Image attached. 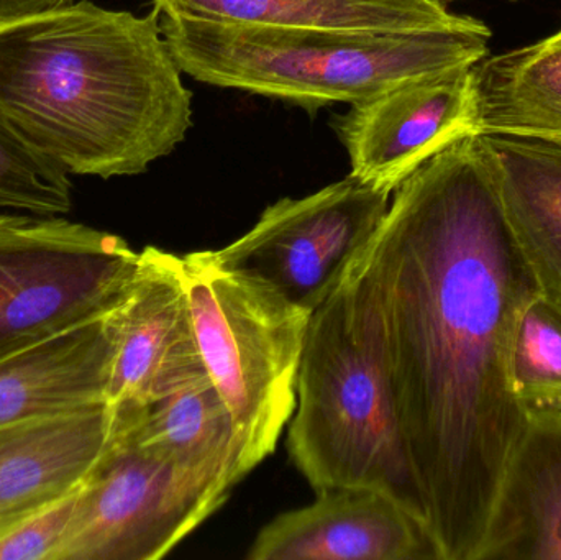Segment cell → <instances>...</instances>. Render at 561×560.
Wrapping results in <instances>:
<instances>
[{"label": "cell", "instance_id": "cell-1", "mask_svg": "<svg viewBox=\"0 0 561 560\" xmlns=\"http://www.w3.org/2000/svg\"><path fill=\"white\" fill-rule=\"evenodd\" d=\"M440 560H478L526 426L511 380L524 312L542 296L477 135L425 161L343 275Z\"/></svg>", "mask_w": 561, "mask_h": 560}, {"label": "cell", "instance_id": "cell-2", "mask_svg": "<svg viewBox=\"0 0 561 560\" xmlns=\"http://www.w3.org/2000/svg\"><path fill=\"white\" fill-rule=\"evenodd\" d=\"M158 12L89 0L0 22V108L69 174L135 176L193 127Z\"/></svg>", "mask_w": 561, "mask_h": 560}, {"label": "cell", "instance_id": "cell-3", "mask_svg": "<svg viewBox=\"0 0 561 560\" xmlns=\"http://www.w3.org/2000/svg\"><path fill=\"white\" fill-rule=\"evenodd\" d=\"M161 32L181 71L196 81L307 111L359 104L405 82L478 65L491 38V30L330 32L183 16H161Z\"/></svg>", "mask_w": 561, "mask_h": 560}, {"label": "cell", "instance_id": "cell-4", "mask_svg": "<svg viewBox=\"0 0 561 560\" xmlns=\"http://www.w3.org/2000/svg\"><path fill=\"white\" fill-rule=\"evenodd\" d=\"M287 450L316 492L378 490L427 525L424 496L385 381L350 321L340 283L310 318Z\"/></svg>", "mask_w": 561, "mask_h": 560}, {"label": "cell", "instance_id": "cell-5", "mask_svg": "<svg viewBox=\"0 0 561 560\" xmlns=\"http://www.w3.org/2000/svg\"><path fill=\"white\" fill-rule=\"evenodd\" d=\"M197 347L229 408L243 477L275 453L297 403V375L312 312L255 276L222 268L209 252L181 256Z\"/></svg>", "mask_w": 561, "mask_h": 560}, {"label": "cell", "instance_id": "cell-6", "mask_svg": "<svg viewBox=\"0 0 561 560\" xmlns=\"http://www.w3.org/2000/svg\"><path fill=\"white\" fill-rule=\"evenodd\" d=\"M138 263L140 252L114 233L0 213V357L107 316Z\"/></svg>", "mask_w": 561, "mask_h": 560}, {"label": "cell", "instance_id": "cell-7", "mask_svg": "<svg viewBox=\"0 0 561 560\" xmlns=\"http://www.w3.org/2000/svg\"><path fill=\"white\" fill-rule=\"evenodd\" d=\"M114 447L91 473L58 560H158L229 500V472L181 469L138 443L128 414Z\"/></svg>", "mask_w": 561, "mask_h": 560}, {"label": "cell", "instance_id": "cell-8", "mask_svg": "<svg viewBox=\"0 0 561 560\" xmlns=\"http://www.w3.org/2000/svg\"><path fill=\"white\" fill-rule=\"evenodd\" d=\"M391 196L350 174L309 196L279 199L245 236L207 252L222 268L255 276L313 312L381 226Z\"/></svg>", "mask_w": 561, "mask_h": 560}, {"label": "cell", "instance_id": "cell-9", "mask_svg": "<svg viewBox=\"0 0 561 560\" xmlns=\"http://www.w3.org/2000/svg\"><path fill=\"white\" fill-rule=\"evenodd\" d=\"M114 339L108 403L141 410L207 375L181 256L147 247L130 288L107 315Z\"/></svg>", "mask_w": 561, "mask_h": 560}, {"label": "cell", "instance_id": "cell-10", "mask_svg": "<svg viewBox=\"0 0 561 560\" xmlns=\"http://www.w3.org/2000/svg\"><path fill=\"white\" fill-rule=\"evenodd\" d=\"M353 176L396 187L438 151L477 135L474 66L451 69L353 104L336 121Z\"/></svg>", "mask_w": 561, "mask_h": 560}, {"label": "cell", "instance_id": "cell-11", "mask_svg": "<svg viewBox=\"0 0 561 560\" xmlns=\"http://www.w3.org/2000/svg\"><path fill=\"white\" fill-rule=\"evenodd\" d=\"M249 560H440L427 525L365 487L317 492L256 536Z\"/></svg>", "mask_w": 561, "mask_h": 560}, {"label": "cell", "instance_id": "cell-12", "mask_svg": "<svg viewBox=\"0 0 561 560\" xmlns=\"http://www.w3.org/2000/svg\"><path fill=\"white\" fill-rule=\"evenodd\" d=\"M114 404L0 427V536L84 485L124 427Z\"/></svg>", "mask_w": 561, "mask_h": 560}, {"label": "cell", "instance_id": "cell-13", "mask_svg": "<svg viewBox=\"0 0 561 560\" xmlns=\"http://www.w3.org/2000/svg\"><path fill=\"white\" fill-rule=\"evenodd\" d=\"M478 560H561V411H527Z\"/></svg>", "mask_w": 561, "mask_h": 560}, {"label": "cell", "instance_id": "cell-14", "mask_svg": "<svg viewBox=\"0 0 561 560\" xmlns=\"http://www.w3.org/2000/svg\"><path fill=\"white\" fill-rule=\"evenodd\" d=\"M107 316L0 357V427L108 401Z\"/></svg>", "mask_w": 561, "mask_h": 560}, {"label": "cell", "instance_id": "cell-15", "mask_svg": "<svg viewBox=\"0 0 561 560\" xmlns=\"http://www.w3.org/2000/svg\"><path fill=\"white\" fill-rule=\"evenodd\" d=\"M477 137L542 298L561 309V141L513 134Z\"/></svg>", "mask_w": 561, "mask_h": 560}, {"label": "cell", "instance_id": "cell-16", "mask_svg": "<svg viewBox=\"0 0 561 560\" xmlns=\"http://www.w3.org/2000/svg\"><path fill=\"white\" fill-rule=\"evenodd\" d=\"M161 16L283 30L330 32H483L481 20L455 15L438 0H151Z\"/></svg>", "mask_w": 561, "mask_h": 560}, {"label": "cell", "instance_id": "cell-17", "mask_svg": "<svg viewBox=\"0 0 561 560\" xmlns=\"http://www.w3.org/2000/svg\"><path fill=\"white\" fill-rule=\"evenodd\" d=\"M474 99L478 134L561 141V30L481 59L474 65Z\"/></svg>", "mask_w": 561, "mask_h": 560}, {"label": "cell", "instance_id": "cell-18", "mask_svg": "<svg viewBox=\"0 0 561 560\" xmlns=\"http://www.w3.org/2000/svg\"><path fill=\"white\" fill-rule=\"evenodd\" d=\"M128 427L138 443L181 469L229 472L239 483L245 479L232 416L209 375L128 411Z\"/></svg>", "mask_w": 561, "mask_h": 560}, {"label": "cell", "instance_id": "cell-19", "mask_svg": "<svg viewBox=\"0 0 561 560\" xmlns=\"http://www.w3.org/2000/svg\"><path fill=\"white\" fill-rule=\"evenodd\" d=\"M71 206L68 171L36 150L0 108V213L62 216Z\"/></svg>", "mask_w": 561, "mask_h": 560}, {"label": "cell", "instance_id": "cell-20", "mask_svg": "<svg viewBox=\"0 0 561 560\" xmlns=\"http://www.w3.org/2000/svg\"><path fill=\"white\" fill-rule=\"evenodd\" d=\"M511 380L527 411H561V309L542 296L520 319Z\"/></svg>", "mask_w": 561, "mask_h": 560}, {"label": "cell", "instance_id": "cell-21", "mask_svg": "<svg viewBox=\"0 0 561 560\" xmlns=\"http://www.w3.org/2000/svg\"><path fill=\"white\" fill-rule=\"evenodd\" d=\"M81 489L7 529L0 536V560H58Z\"/></svg>", "mask_w": 561, "mask_h": 560}, {"label": "cell", "instance_id": "cell-22", "mask_svg": "<svg viewBox=\"0 0 561 560\" xmlns=\"http://www.w3.org/2000/svg\"><path fill=\"white\" fill-rule=\"evenodd\" d=\"M71 3V0H0V22L25 19Z\"/></svg>", "mask_w": 561, "mask_h": 560}]
</instances>
